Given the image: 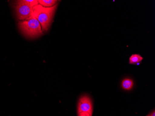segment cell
<instances>
[{
    "mask_svg": "<svg viewBox=\"0 0 155 116\" xmlns=\"http://www.w3.org/2000/svg\"><path fill=\"white\" fill-rule=\"evenodd\" d=\"M57 7V4L48 8L38 4L33 7V15L40 22L43 32L48 31L50 27Z\"/></svg>",
    "mask_w": 155,
    "mask_h": 116,
    "instance_id": "6da1fadb",
    "label": "cell"
},
{
    "mask_svg": "<svg viewBox=\"0 0 155 116\" xmlns=\"http://www.w3.org/2000/svg\"><path fill=\"white\" fill-rule=\"evenodd\" d=\"M18 27L21 33L28 38H36L43 34L41 24L34 15L28 20L20 21Z\"/></svg>",
    "mask_w": 155,
    "mask_h": 116,
    "instance_id": "7a4b0ae2",
    "label": "cell"
},
{
    "mask_svg": "<svg viewBox=\"0 0 155 116\" xmlns=\"http://www.w3.org/2000/svg\"><path fill=\"white\" fill-rule=\"evenodd\" d=\"M15 8L17 18L20 21L28 20L33 15V8L24 3L23 0L16 1Z\"/></svg>",
    "mask_w": 155,
    "mask_h": 116,
    "instance_id": "3957f363",
    "label": "cell"
},
{
    "mask_svg": "<svg viewBox=\"0 0 155 116\" xmlns=\"http://www.w3.org/2000/svg\"><path fill=\"white\" fill-rule=\"evenodd\" d=\"M87 112L92 116L93 113V105L90 98L87 95L80 98L77 106V113Z\"/></svg>",
    "mask_w": 155,
    "mask_h": 116,
    "instance_id": "277c9868",
    "label": "cell"
},
{
    "mask_svg": "<svg viewBox=\"0 0 155 116\" xmlns=\"http://www.w3.org/2000/svg\"><path fill=\"white\" fill-rule=\"evenodd\" d=\"M133 83L132 79L125 78L122 82L121 85L123 88L125 90H130L133 88Z\"/></svg>",
    "mask_w": 155,
    "mask_h": 116,
    "instance_id": "5b68a950",
    "label": "cell"
},
{
    "mask_svg": "<svg viewBox=\"0 0 155 116\" xmlns=\"http://www.w3.org/2000/svg\"><path fill=\"white\" fill-rule=\"evenodd\" d=\"M143 60V58L138 54H133L129 58V63L130 64H137L141 62Z\"/></svg>",
    "mask_w": 155,
    "mask_h": 116,
    "instance_id": "8992f818",
    "label": "cell"
},
{
    "mask_svg": "<svg viewBox=\"0 0 155 116\" xmlns=\"http://www.w3.org/2000/svg\"><path fill=\"white\" fill-rule=\"evenodd\" d=\"M40 5L44 7H51L56 4L57 1L55 0H38Z\"/></svg>",
    "mask_w": 155,
    "mask_h": 116,
    "instance_id": "52a82bcc",
    "label": "cell"
},
{
    "mask_svg": "<svg viewBox=\"0 0 155 116\" xmlns=\"http://www.w3.org/2000/svg\"><path fill=\"white\" fill-rule=\"evenodd\" d=\"M23 2L24 3L32 8H33L34 6L39 4L38 1L37 0H23Z\"/></svg>",
    "mask_w": 155,
    "mask_h": 116,
    "instance_id": "ba28073f",
    "label": "cell"
},
{
    "mask_svg": "<svg viewBox=\"0 0 155 116\" xmlns=\"http://www.w3.org/2000/svg\"><path fill=\"white\" fill-rule=\"evenodd\" d=\"M90 115L87 112H81V113L78 114V116H89Z\"/></svg>",
    "mask_w": 155,
    "mask_h": 116,
    "instance_id": "9c48e42d",
    "label": "cell"
},
{
    "mask_svg": "<svg viewBox=\"0 0 155 116\" xmlns=\"http://www.w3.org/2000/svg\"><path fill=\"white\" fill-rule=\"evenodd\" d=\"M147 116H155V110L153 111V112H151L150 115H148Z\"/></svg>",
    "mask_w": 155,
    "mask_h": 116,
    "instance_id": "30bf717a",
    "label": "cell"
},
{
    "mask_svg": "<svg viewBox=\"0 0 155 116\" xmlns=\"http://www.w3.org/2000/svg\"></svg>",
    "mask_w": 155,
    "mask_h": 116,
    "instance_id": "8fae6325",
    "label": "cell"
}]
</instances>
